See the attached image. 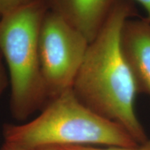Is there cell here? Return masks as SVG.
I'll use <instances>...</instances> for the list:
<instances>
[{"instance_id":"cell-1","label":"cell","mask_w":150,"mask_h":150,"mask_svg":"<svg viewBox=\"0 0 150 150\" xmlns=\"http://www.w3.org/2000/svg\"><path fill=\"white\" fill-rule=\"evenodd\" d=\"M136 14L132 1L116 0L102 29L89 43L72 90L82 104L120 125L142 144L148 138L136 112L139 93L120 47L123 24Z\"/></svg>"},{"instance_id":"cell-2","label":"cell","mask_w":150,"mask_h":150,"mask_svg":"<svg viewBox=\"0 0 150 150\" xmlns=\"http://www.w3.org/2000/svg\"><path fill=\"white\" fill-rule=\"evenodd\" d=\"M4 142L38 150L63 145L137 147L126 129L82 104L72 90L52 99L41 112L22 125L6 124Z\"/></svg>"},{"instance_id":"cell-3","label":"cell","mask_w":150,"mask_h":150,"mask_svg":"<svg viewBox=\"0 0 150 150\" xmlns=\"http://www.w3.org/2000/svg\"><path fill=\"white\" fill-rule=\"evenodd\" d=\"M49 10L47 0H32L0 18V52L8 74L11 112L18 120L49 102L39 51L41 24Z\"/></svg>"},{"instance_id":"cell-4","label":"cell","mask_w":150,"mask_h":150,"mask_svg":"<svg viewBox=\"0 0 150 150\" xmlns=\"http://www.w3.org/2000/svg\"><path fill=\"white\" fill-rule=\"evenodd\" d=\"M89 42L50 9L41 24L39 51L49 102L72 88Z\"/></svg>"},{"instance_id":"cell-5","label":"cell","mask_w":150,"mask_h":150,"mask_svg":"<svg viewBox=\"0 0 150 150\" xmlns=\"http://www.w3.org/2000/svg\"><path fill=\"white\" fill-rule=\"evenodd\" d=\"M120 47L139 93L150 96V22L129 18L120 33Z\"/></svg>"},{"instance_id":"cell-6","label":"cell","mask_w":150,"mask_h":150,"mask_svg":"<svg viewBox=\"0 0 150 150\" xmlns=\"http://www.w3.org/2000/svg\"><path fill=\"white\" fill-rule=\"evenodd\" d=\"M116 0H47L50 9L83 35L89 43L102 29Z\"/></svg>"},{"instance_id":"cell-7","label":"cell","mask_w":150,"mask_h":150,"mask_svg":"<svg viewBox=\"0 0 150 150\" xmlns=\"http://www.w3.org/2000/svg\"><path fill=\"white\" fill-rule=\"evenodd\" d=\"M57 150H150V140L139 145L137 147H109L108 148H98L86 145H63L55 147Z\"/></svg>"},{"instance_id":"cell-8","label":"cell","mask_w":150,"mask_h":150,"mask_svg":"<svg viewBox=\"0 0 150 150\" xmlns=\"http://www.w3.org/2000/svg\"><path fill=\"white\" fill-rule=\"evenodd\" d=\"M32 0H0V18L21 8Z\"/></svg>"},{"instance_id":"cell-9","label":"cell","mask_w":150,"mask_h":150,"mask_svg":"<svg viewBox=\"0 0 150 150\" xmlns=\"http://www.w3.org/2000/svg\"><path fill=\"white\" fill-rule=\"evenodd\" d=\"M9 86V78L6 66L4 61L3 56L0 52V97Z\"/></svg>"},{"instance_id":"cell-10","label":"cell","mask_w":150,"mask_h":150,"mask_svg":"<svg viewBox=\"0 0 150 150\" xmlns=\"http://www.w3.org/2000/svg\"><path fill=\"white\" fill-rule=\"evenodd\" d=\"M0 150H35L33 149H30L24 147V146L17 145V144L9 143V142H4L3 145L1 146Z\"/></svg>"},{"instance_id":"cell-11","label":"cell","mask_w":150,"mask_h":150,"mask_svg":"<svg viewBox=\"0 0 150 150\" xmlns=\"http://www.w3.org/2000/svg\"><path fill=\"white\" fill-rule=\"evenodd\" d=\"M134 4H138L145 9L147 16L145 18L150 22V0H131Z\"/></svg>"},{"instance_id":"cell-12","label":"cell","mask_w":150,"mask_h":150,"mask_svg":"<svg viewBox=\"0 0 150 150\" xmlns=\"http://www.w3.org/2000/svg\"><path fill=\"white\" fill-rule=\"evenodd\" d=\"M38 150H57L55 147H44V148H41V149H39Z\"/></svg>"}]
</instances>
